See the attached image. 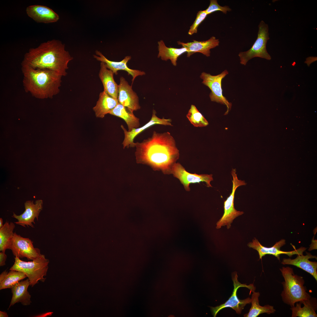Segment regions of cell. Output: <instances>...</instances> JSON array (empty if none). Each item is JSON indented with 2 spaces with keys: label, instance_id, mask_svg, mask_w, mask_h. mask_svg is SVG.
I'll list each match as a JSON object with an SVG mask.
<instances>
[{
  "label": "cell",
  "instance_id": "28",
  "mask_svg": "<svg viewBox=\"0 0 317 317\" xmlns=\"http://www.w3.org/2000/svg\"><path fill=\"white\" fill-rule=\"evenodd\" d=\"M15 227L14 223L6 221L0 228V251L5 252L11 245Z\"/></svg>",
  "mask_w": 317,
  "mask_h": 317
},
{
  "label": "cell",
  "instance_id": "25",
  "mask_svg": "<svg viewBox=\"0 0 317 317\" xmlns=\"http://www.w3.org/2000/svg\"><path fill=\"white\" fill-rule=\"evenodd\" d=\"M158 43L159 51L158 58H160L161 60L165 61L170 60L172 64L175 66L177 65V60L178 57L187 52L186 49L183 47L179 48L168 47L162 40L158 41Z\"/></svg>",
  "mask_w": 317,
  "mask_h": 317
},
{
  "label": "cell",
  "instance_id": "8",
  "mask_svg": "<svg viewBox=\"0 0 317 317\" xmlns=\"http://www.w3.org/2000/svg\"><path fill=\"white\" fill-rule=\"evenodd\" d=\"M228 74V71L225 70L216 75H212L204 72L200 76L203 80L202 83L208 87L211 90L209 94L211 100L226 106L227 110L225 115L227 114L232 107V103L229 102L223 95L222 87V80Z\"/></svg>",
  "mask_w": 317,
  "mask_h": 317
},
{
  "label": "cell",
  "instance_id": "27",
  "mask_svg": "<svg viewBox=\"0 0 317 317\" xmlns=\"http://www.w3.org/2000/svg\"><path fill=\"white\" fill-rule=\"evenodd\" d=\"M251 297L252 306L249 312L244 315L245 317H257L260 314L266 313L267 314L274 313L276 311L273 306L269 305L264 306H261L259 304V292H252Z\"/></svg>",
  "mask_w": 317,
  "mask_h": 317
},
{
  "label": "cell",
  "instance_id": "9",
  "mask_svg": "<svg viewBox=\"0 0 317 317\" xmlns=\"http://www.w3.org/2000/svg\"><path fill=\"white\" fill-rule=\"evenodd\" d=\"M238 275L236 272L232 274L234 289L229 299L225 303L215 307H210L211 311L213 317L216 316L218 313L222 309L227 307H230L234 310L237 314H240L242 310L247 304L251 303V299L249 297L243 300L238 299L237 295L238 289L241 287H245L250 290V293L254 291L255 287L253 284L247 285L242 284L238 280Z\"/></svg>",
  "mask_w": 317,
  "mask_h": 317
},
{
  "label": "cell",
  "instance_id": "2",
  "mask_svg": "<svg viewBox=\"0 0 317 317\" xmlns=\"http://www.w3.org/2000/svg\"><path fill=\"white\" fill-rule=\"evenodd\" d=\"M73 59L65 50V44L53 39L30 48L22 62L33 68L52 70L64 76L67 74L68 63Z\"/></svg>",
  "mask_w": 317,
  "mask_h": 317
},
{
  "label": "cell",
  "instance_id": "19",
  "mask_svg": "<svg viewBox=\"0 0 317 317\" xmlns=\"http://www.w3.org/2000/svg\"><path fill=\"white\" fill-rule=\"evenodd\" d=\"M307 254L303 255H297L295 259L284 258L281 262L283 265L288 264L295 266L311 274L316 281H317V262L310 261V259L315 258L317 257L306 252Z\"/></svg>",
  "mask_w": 317,
  "mask_h": 317
},
{
  "label": "cell",
  "instance_id": "21",
  "mask_svg": "<svg viewBox=\"0 0 317 317\" xmlns=\"http://www.w3.org/2000/svg\"><path fill=\"white\" fill-rule=\"evenodd\" d=\"M100 67L99 76L103 85L104 91L113 98L118 99V85L114 80V73L107 68L103 62H101Z\"/></svg>",
  "mask_w": 317,
  "mask_h": 317
},
{
  "label": "cell",
  "instance_id": "10",
  "mask_svg": "<svg viewBox=\"0 0 317 317\" xmlns=\"http://www.w3.org/2000/svg\"><path fill=\"white\" fill-rule=\"evenodd\" d=\"M9 249L11 250L15 257H26L28 260H33L41 254L40 249L34 247L30 239L23 237L16 232H14Z\"/></svg>",
  "mask_w": 317,
  "mask_h": 317
},
{
  "label": "cell",
  "instance_id": "31",
  "mask_svg": "<svg viewBox=\"0 0 317 317\" xmlns=\"http://www.w3.org/2000/svg\"><path fill=\"white\" fill-rule=\"evenodd\" d=\"M205 11L208 15L218 11L226 14L227 11H231V9L227 6L220 5L216 0H210L209 6Z\"/></svg>",
  "mask_w": 317,
  "mask_h": 317
},
{
  "label": "cell",
  "instance_id": "29",
  "mask_svg": "<svg viewBox=\"0 0 317 317\" xmlns=\"http://www.w3.org/2000/svg\"><path fill=\"white\" fill-rule=\"evenodd\" d=\"M186 117L195 127H204L208 124V121L194 105H191Z\"/></svg>",
  "mask_w": 317,
  "mask_h": 317
},
{
  "label": "cell",
  "instance_id": "22",
  "mask_svg": "<svg viewBox=\"0 0 317 317\" xmlns=\"http://www.w3.org/2000/svg\"><path fill=\"white\" fill-rule=\"evenodd\" d=\"M118 103V99L113 98L103 91L100 93L99 99L93 109L97 117L103 118L109 114Z\"/></svg>",
  "mask_w": 317,
  "mask_h": 317
},
{
  "label": "cell",
  "instance_id": "26",
  "mask_svg": "<svg viewBox=\"0 0 317 317\" xmlns=\"http://www.w3.org/2000/svg\"><path fill=\"white\" fill-rule=\"evenodd\" d=\"M27 277L23 272L16 270H6L0 275V290L11 289L14 285Z\"/></svg>",
  "mask_w": 317,
  "mask_h": 317
},
{
  "label": "cell",
  "instance_id": "5",
  "mask_svg": "<svg viewBox=\"0 0 317 317\" xmlns=\"http://www.w3.org/2000/svg\"><path fill=\"white\" fill-rule=\"evenodd\" d=\"M14 264L10 270H16L24 273L28 279L30 286L33 287L39 281L44 282L46 275L49 261L44 255L41 254L31 261H22L15 257Z\"/></svg>",
  "mask_w": 317,
  "mask_h": 317
},
{
  "label": "cell",
  "instance_id": "33",
  "mask_svg": "<svg viewBox=\"0 0 317 317\" xmlns=\"http://www.w3.org/2000/svg\"><path fill=\"white\" fill-rule=\"evenodd\" d=\"M8 314L5 311H0V317H8Z\"/></svg>",
  "mask_w": 317,
  "mask_h": 317
},
{
  "label": "cell",
  "instance_id": "7",
  "mask_svg": "<svg viewBox=\"0 0 317 317\" xmlns=\"http://www.w3.org/2000/svg\"><path fill=\"white\" fill-rule=\"evenodd\" d=\"M231 173L233 178L232 192L224 202V213L221 218L216 223V228L217 229H220L222 226L225 225L227 226L228 229H229L233 220L244 213L242 211H237L235 209L234 200L235 192L237 188L239 186L246 185V183L244 181L238 179L235 169H232Z\"/></svg>",
  "mask_w": 317,
  "mask_h": 317
},
{
  "label": "cell",
  "instance_id": "14",
  "mask_svg": "<svg viewBox=\"0 0 317 317\" xmlns=\"http://www.w3.org/2000/svg\"><path fill=\"white\" fill-rule=\"evenodd\" d=\"M43 205L42 200H36L35 203H34L33 201H26L24 203L25 210L22 214L17 215L13 213L12 217L18 220L14 223L24 227L26 226L34 228L32 223L35 224V218L38 220L39 213L43 209Z\"/></svg>",
  "mask_w": 317,
  "mask_h": 317
},
{
  "label": "cell",
  "instance_id": "24",
  "mask_svg": "<svg viewBox=\"0 0 317 317\" xmlns=\"http://www.w3.org/2000/svg\"><path fill=\"white\" fill-rule=\"evenodd\" d=\"M133 111L119 102L109 114L123 119L127 125L129 131L139 127V119L134 114Z\"/></svg>",
  "mask_w": 317,
  "mask_h": 317
},
{
  "label": "cell",
  "instance_id": "23",
  "mask_svg": "<svg viewBox=\"0 0 317 317\" xmlns=\"http://www.w3.org/2000/svg\"><path fill=\"white\" fill-rule=\"evenodd\" d=\"M316 299L311 297L309 299L299 302L295 306L291 307L292 317H316Z\"/></svg>",
  "mask_w": 317,
  "mask_h": 317
},
{
  "label": "cell",
  "instance_id": "15",
  "mask_svg": "<svg viewBox=\"0 0 317 317\" xmlns=\"http://www.w3.org/2000/svg\"><path fill=\"white\" fill-rule=\"evenodd\" d=\"M118 100L120 104L133 111L141 108L138 97L123 77L120 78L118 85Z\"/></svg>",
  "mask_w": 317,
  "mask_h": 317
},
{
  "label": "cell",
  "instance_id": "34",
  "mask_svg": "<svg viewBox=\"0 0 317 317\" xmlns=\"http://www.w3.org/2000/svg\"><path fill=\"white\" fill-rule=\"evenodd\" d=\"M3 220L2 218H0V228L3 225Z\"/></svg>",
  "mask_w": 317,
  "mask_h": 317
},
{
  "label": "cell",
  "instance_id": "16",
  "mask_svg": "<svg viewBox=\"0 0 317 317\" xmlns=\"http://www.w3.org/2000/svg\"><path fill=\"white\" fill-rule=\"evenodd\" d=\"M95 52L96 55H93L94 58L98 61L105 63L107 68L112 70L115 75H117V71L119 70H124L127 71L129 75H130L132 77V84L137 76L145 75L146 74L144 71L131 69L128 67L127 63L131 58L130 56H126L121 61L116 62L109 60L99 51L96 50Z\"/></svg>",
  "mask_w": 317,
  "mask_h": 317
},
{
  "label": "cell",
  "instance_id": "13",
  "mask_svg": "<svg viewBox=\"0 0 317 317\" xmlns=\"http://www.w3.org/2000/svg\"><path fill=\"white\" fill-rule=\"evenodd\" d=\"M156 112L153 109L151 118L149 121L143 126L134 129L131 131L127 130L123 125L121 127L123 131L124 138L122 143L123 148H129V147H135V143L134 142L135 138L140 133L149 127L155 124L172 126L171 120L170 119H166L163 117L160 118L156 115Z\"/></svg>",
  "mask_w": 317,
  "mask_h": 317
},
{
  "label": "cell",
  "instance_id": "1",
  "mask_svg": "<svg viewBox=\"0 0 317 317\" xmlns=\"http://www.w3.org/2000/svg\"><path fill=\"white\" fill-rule=\"evenodd\" d=\"M136 162L149 165L155 170L170 173L173 165L179 157L175 141L168 132L154 131L150 137L135 143Z\"/></svg>",
  "mask_w": 317,
  "mask_h": 317
},
{
  "label": "cell",
  "instance_id": "6",
  "mask_svg": "<svg viewBox=\"0 0 317 317\" xmlns=\"http://www.w3.org/2000/svg\"><path fill=\"white\" fill-rule=\"evenodd\" d=\"M258 28L257 39L252 47L247 51L240 52L238 54L240 63L242 65H246L249 60L256 57L268 60L271 59L266 49L267 43L269 39L268 26L262 21L259 25Z\"/></svg>",
  "mask_w": 317,
  "mask_h": 317
},
{
  "label": "cell",
  "instance_id": "18",
  "mask_svg": "<svg viewBox=\"0 0 317 317\" xmlns=\"http://www.w3.org/2000/svg\"><path fill=\"white\" fill-rule=\"evenodd\" d=\"M177 42L178 45H181L182 47L186 49L187 56L189 57L196 52L202 53L207 57L210 56V49L219 46L220 41L218 39L213 36L205 41H198L193 40V42L187 43L180 41H178Z\"/></svg>",
  "mask_w": 317,
  "mask_h": 317
},
{
  "label": "cell",
  "instance_id": "11",
  "mask_svg": "<svg viewBox=\"0 0 317 317\" xmlns=\"http://www.w3.org/2000/svg\"><path fill=\"white\" fill-rule=\"evenodd\" d=\"M170 173L173 174L174 177L179 180L185 189L187 191L190 190L189 187L190 184L199 183L201 182H205L208 187H212L210 184V181L213 180L212 174H198L190 173L179 163H175L173 165L171 168Z\"/></svg>",
  "mask_w": 317,
  "mask_h": 317
},
{
  "label": "cell",
  "instance_id": "17",
  "mask_svg": "<svg viewBox=\"0 0 317 317\" xmlns=\"http://www.w3.org/2000/svg\"><path fill=\"white\" fill-rule=\"evenodd\" d=\"M28 16L37 23H48L57 22L58 15L47 6L35 5L28 6L26 9Z\"/></svg>",
  "mask_w": 317,
  "mask_h": 317
},
{
  "label": "cell",
  "instance_id": "3",
  "mask_svg": "<svg viewBox=\"0 0 317 317\" xmlns=\"http://www.w3.org/2000/svg\"><path fill=\"white\" fill-rule=\"evenodd\" d=\"M21 66L26 92L40 99L51 98L59 93L62 75L52 70L33 68L22 62Z\"/></svg>",
  "mask_w": 317,
  "mask_h": 317
},
{
  "label": "cell",
  "instance_id": "20",
  "mask_svg": "<svg viewBox=\"0 0 317 317\" xmlns=\"http://www.w3.org/2000/svg\"><path fill=\"white\" fill-rule=\"evenodd\" d=\"M29 286L30 282L28 278L19 282L11 288L12 296L8 309L16 303H21L24 306L30 304L31 296L28 291Z\"/></svg>",
  "mask_w": 317,
  "mask_h": 317
},
{
  "label": "cell",
  "instance_id": "4",
  "mask_svg": "<svg viewBox=\"0 0 317 317\" xmlns=\"http://www.w3.org/2000/svg\"><path fill=\"white\" fill-rule=\"evenodd\" d=\"M280 270L284 281L281 283L283 290L281 294L283 301L291 307L295 304L311 297L306 291L303 277L294 274L293 268L282 267Z\"/></svg>",
  "mask_w": 317,
  "mask_h": 317
},
{
  "label": "cell",
  "instance_id": "30",
  "mask_svg": "<svg viewBox=\"0 0 317 317\" xmlns=\"http://www.w3.org/2000/svg\"><path fill=\"white\" fill-rule=\"evenodd\" d=\"M208 15L205 10L200 11L197 14L196 17L192 25L190 27L188 34L191 35L197 32L198 28L200 24Z\"/></svg>",
  "mask_w": 317,
  "mask_h": 317
},
{
  "label": "cell",
  "instance_id": "12",
  "mask_svg": "<svg viewBox=\"0 0 317 317\" xmlns=\"http://www.w3.org/2000/svg\"><path fill=\"white\" fill-rule=\"evenodd\" d=\"M285 244V240L282 239L276 242L272 247H268L262 246L256 238H254L252 242L249 243L247 245L249 247L252 248L258 252L260 259H262V257L266 254H269L274 256L279 260L281 254H285L291 257L295 254H303V252L307 249L305 247H301L297 249H295L294 250L290 251L281 250L280 248Z\"/></svg>",
  "mask_w": 317,
  "mask_h": 317
},
{
  "label": "cell",
  "instance_id": "32",
  "mask_svg": "<svg viewBox=\"0 0 317 317\" xmlns=\"http://www.w3.org/2000/svg\"><path fill=\"white\" fill-rule=\"evenodd\" d=\"M7 255L5 253V252L1 251L0 252V266L2 267L4 266L5 264V262L7 258Z\"/></svg>",
  "mask_w": 317,
  "mask_h": 317
}]
</instances>
